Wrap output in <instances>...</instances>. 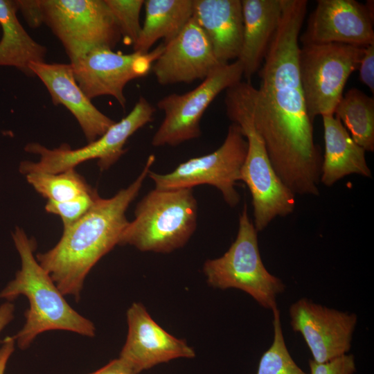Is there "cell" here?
<instances>
[{"instance_id":"29","label":"cell","mask_w":374,"mask_h":374,"mask_svg":"<svg viewBox=\"0 0 374 374\" xmlns=\"http://www.w3.org/2000/svg\"><path fill=\"white\" fill-rule=\"evenodd\" d=\"M360 81L374 93V44L365 46L363 56L359 64Z\"/></svg>"},{"instance_id":"23","label":"cell","mask_w":374,"mask_h":374,"mask_svg":"<svg viewBox=\"0 0 374 374\" xmlns=\"http://www.w3.org/2000/svg\"><path fill=\"white\" fill-rule=\"evenodd\" d=\"M352 139L366 151H374V98L357 88L348 90L335 108Z\"/></svg>"},{"instance_id":"16","label":"cell","mask_w":374,"mask_h":374,"mask_svg":"<svg viewBox=\"0 0 374 374\" xmlns=\"http://www.w3.org/2000/svg\"><path fill=\"white\" fill-rule=\"evenodd\" d=\"M126 315L128 332L119 358L137 374L161 363L195 356L184 340L157 324L143 304L132 303Z\"/></svg>"},{"instance_id":"22","label":"cell","mask_w":374,"mask_h":374,"mask_svg":"<svg viewBox=\"0 0 374 374\" xmlns=\"http://www.w3.org/2000/svg\"><path fill=\"white\" fill-rule=\"evenodd\" d=\"M145 16L134 51L149 52L159 39L164 44L175 37L193 17V0L144 1Z\"/></svg>"},{"instance_id":"12","label":"cell","mask_w":374,"mask_h":374,"mask_svg":"<svg viewBox=\"0 0 374 374\" xmlns=\"http://www.w3.org/2000/svg\"><path fill=\"white\" fill-rule=\"evenodd\" d=\"M163 48V42L146 53L122 54L108 48H97L70 63L78 86L90 100L110 96L125 109V85L146 75Z\"/></svg>"},{"instance_id":"1","label":"cell","mask_w":374,"mask_h":374,"mask_svg":"<svg viewBox=\"0 0 374 374\" xmlns=\"http://www.w3.org/2000/svg\"><path fill=\"white\" fill-rule=\"evenodd\" d=\"M306 0H283L278 28L258 71L253 119L271 163L294 195H318L322 157L315 143L299 68V33Z\"/></svg>"},{"instance_id":"2","label":"cell","mask_w":374,"mask_h":374,"mask_svg":"<svg viewBox=\"0 0 374 374\" xmlns=\"http://www.w3.org/2000/svg\"><path fill=\"white\" fill-rule=\"evenodd\" d=\"M154 161L155 156L150 155L141 172L130 186L112 197H100L81 218L63 228L60 239L53 248L35 256L64 296L79 300L89 272L118 245L129 222L125 215L127 208L139 195Z\"/></svg>"},{"instance_id":"20","label":"cell","mask_w":374,"mask_h":374,"mask_svg":"<svg viewBox=\"0 0 374 374\" xmlns=\"http://www.w3.org/2000/svg\"><path fill=\"white\" fill-rule=\"evenodd\" d=\"M322 119L325 152L320 182L331 186L351 174L371 177L366 150L354 141L340 120L334 115L322 116Z\"/></svg>"},{"instance_id":"4","label":"cell","mask_w":374,"mask_h":374,"mask_svg":"<svg viewBox=\"0 0 374 374\" xmlns=\"http://www.w3.org/2000/svg\"><path fill=\"white\" fill-rule=\"evenodd\" d=\"M253 89L250 82L241 80L226 90L224 103L227 116L240 126L247 141L240 181L247 184L251 194L253 226L258 232L276 217H284L293 212L295 195L275 172L264 141L254 125Z\"/></svg>"},{"instance_id":"32","label":"cell","mask_w":374,"mask_h":374,"mask_svg":"<svg viewBox=\"0 0 374 374\" xmlns=\"http://www.w3.org/2000/svg\"><path fill=\"white\" fill-rule=\"evenodd\" d=\"M15 339L8 336L3 340L0 346V374H5L8 362L15 351Z\"/></svg>"},{"instance_id":"6","label":"cell","mask_w":374,"mask_h":374,"mask_svg":"<svg viewBox=\"0 0 374 374\" xmlns=\"http://www.w3.org/2000/svg\"><path fill=\"white\" fill-rule=\"evenodd\" d=\"M257 233L244 204L235 241L222 256L206 260L203 271L210 286L241 290L265 308L274 310L277 308L276 296L284 291L285 286L265 267Z\"/></svg>"},{"instance_id":"18","label":"cell","mask_w":374,"mask_h":374,"mask_svg":"<svg viewBox=\"0 0 374 374\" xmlns=\"http://www.w3.org/2000/svg\"><path fill=\"white\" fill-rule=\"evenodd\" d=\"M193 17L206 34L221 64L238 60L243 35L240 0H193Z\"/></svg>"},{"instance_id":"5","label":"cell","mask_w":374,"mask_h":374,"mask_svg":"<svg viewBox=\"0 0 374 374\" xmlns=\"http://www.w3.org/2000/svg\"><path fill=\"white\" fill-rule=\"evenodd\" d=\"M197 222V202L193 188H154L137 204L134 219L123 230L118 245L171 253L188 242Z\"/></svg>"},{"instance_id":"33","label":"cell","mask_w":374,"mask_h":374,"mask_svg":"<svg viewBox=\"0 0 374 374\" xmlns=\"http://www.w3.org/2000/svg\"><path fill=\"white\" fill-rule=\"evenodd\" d=\"M15 305L6 301L0 305V333L13 320L15 317Z\"/></svg>"},{"instance_id":"27","label":"cell","mask_w":374,"mask_h":374,"mask_svg":"<svg viewBox=\"0 0 374 374\" xmlns=\"http://www.w3.org/2000/svg\"><path fill=\"white\" fill-rule=\"evenodd\" d=\"M96 188L91 192L65 202L47 200L44 208L46 212L58 215L63 228L75 223L86 214L100 198Z\"/></svg>"},{"instance_id":"11","label":"cell","mask_w":374,"mask_h":374,"mask_svg":"<svg viewBox=\"0 0 374 374\" xmlns=\"http://www.w3.org/2000/svg\"><path fill=\"white\" fill-rule=\"evenodd\" d=\"M243 69L236 60L217 67L191 91L171 93L157 103L164 118L153 135L152 145L175 146L201 135L200 121L206 109L222 91L241 81Z\"/></svg>"},{"instance_id":"21","label":"cell","mask_w":374,"mask_h":374,"mask_svg":"<svg viewBox=\"0 0 374 374\" xmlns=\"http://www.w3.org/2000/svg\"><path fill=\"white\" fill-rule=\"evenodd\" d=\"M15 1L0 0V66H12L33 76V62H44L47 48L35 41L19 22Z\"/></svg>"},{"instance_id":"8","label":"cell","mask_w":374,"mask_h":374,"mask_svg":"<svg viewBox=\"0 0 374 374\" xmlns=\"http://www.w3.org/2000/svg\"><path fill=\"white\" fill-rule=\"evenodd\" d=\"M45 24L70 62L97 48L113 49L122 35L105 0H39Z\"/></svg>"},{"instance_id":"9","label":"cell","mask_w":374,"mask_h":374,"mask_svg":"<svg viewBox=\"0 0 374 374\" xmlns=\"http://www.w3.org/2000/svg\"><path fill=\"white\" fill-rule=\"evenodd\" d=\"M154 112L155 109L141 96L125 117L84 147L71 149L63 143L58 148L49 149L38 143H30L26 145L25 150L38 154L39 159L37 162H21L19 172L24 175L33 172L58 173L75 169L79 164L91 159H98L101 170H108L125 152L124 146L127 139L152 121Z\"/></svg>"},{"instance_id":"31","label":"cell","mask_w":374,"mask_h":374,"mask_svg":"<svg viewBox=\"0 0 374 374\" xmlns=\"http://www.w3.org/2000/svg\"><path fill=\"white\" fill-rule=\"evenodd\" d=\"M89 374H137L127 364L119 357L112 360L105 366Z\"/></svg>"},{"instance_id":"14","label":"cell","mask_w":374,"mask_h":374,"mask_svg":"<svg viewBox=\"0 0 374 374\" xmlns=\"http://www.w3.org/2000/svg\"><path fill=\"white\" fill-rule=\"evenodd\" d=\"M289 312L293 330L302 335L314 361L326 362L350 350L356 314L328 308L306 298L293 303Z\"/></svg>"},{"instance_id":"17","label":"cell","mask_w":374,"mask_h":374,"mask_svg":"<svg viewBox=\"0 0 374 374\" xmlns=\"http://www.w3.org/2000/svg\"><path fill=\"white\" fill-rule=\"evenodd\" d=\"M30 69L48 89L53 104L62 105L75 118L88 143L96 141L116 123L96 107L82 91L71 63L33 62Z\"/></svg>"},{"instance_id":"3","label":"cell","mask_w":374,"mask_h":374,"mask_svg":"<svg viewBox=\"0 0 374 374\" xmlns=\"http://www.w3.org/2000/svg\"><path fill=\"white\" fill-rule=\"evenodd\" d=\"M21 259V268L14 279L0 292V299L12 302L25 296L29 308L24 312L25 323L13 336L21 350L27 349L40 334L50 330H66L93 337V322L75 311L66 301L48 272L34 255L37 243L17 226L12 233Z\"/></svg>"},{"instance_id":"10","label":"cell","mask_w":374,"mask_h":374,"mask_svg":"<svg viewBox=\"0 0 374 374\" xmlns=\"http://www.w3.org/2000/svg\"><path fill=\"white\" fill-rule=\"evenodd\" d=\"M248 144L240 126L232 123L223 143L215 151L191 158L179 164L172 172L148 173L155 188L170 190L193 188L208 184L217 188L226 203L234 207L240 197L235 188L240 181L241 169L246 158Z\"/></svg>"},{"instance_id":"30","label":"cell","mask_w":374,"mask_h":374,"mask_svg":"<svg viewBox=\"0 0 374 374\" xmlns=\"http://www.w3.org/2000/svg\"><path fill=\"white\" fill-rule=\"evenodd\" d=\"M15 3L29 26L37 28L43 24L39 0H15Z\"/></svg>"},{"instance_id":"25","label":"cell","mask_w":374,"mask_h":374,"mask_svg":"<svg viewBox=\"0 0 374 374\" xmlns=\"http://www.w3.org/2000/svg\"><path fill=\"white\" fill-rule=\"evenodd\" d=\"M274 314V340L262 354L256 374H308L294 361L285 345L281 328L280 312L276 308Z\"/></svg>"},{"instance_id":"15","label":"cell","mask_w":374,"mask_h":374,"mask_svg":"<svg viewBox=\"0 0 374 374\" xmlns=\"http://www.w3.org/2000/svg\"><path fill=\"white\" fill-rule=\"evenodd\" d=\"M221 64L206 34L192 17L179 33L164 44L152 71L161 85L205 79Z\"/></svg>"},{"instance_id":"13","label":"cell","mask_w":374,"mask_h":374,"mask_svg":"<svg viewBox=\"0 0 374 374\" xmlns=\"http://www.w3.org/2000/svg\"><path fill=\"white\" fill-rule=\"evenodd\" d=\"M373 4V1L363 4L355 0H318L299 41L362 47L374 44Z\"/></svg>"},{"instance_id":"24","label":"cell","mask_w":374,"mask_h":374,"mask_svg":"<svg viewBox=\"0 0 374 374\" xmlns=\"http://www.w3.org/2000/svg\"><path fill=\"white\" fill-rule=\"evenodd\" d=\"M25 176L33 188L47 200L69 201L94 189L75 169L58 173L33 172Z\"/></svg>"},{"instance_id":"26","label":"cell","mask_w":374,"mask_h":374,"mask_svg":"<svg viewBox=\"0 0 374 374\" xmlns=\"http://www.w3.org/2000/svg\"><path fill=\"white\" fill-rule=\"evenodd\" d=\"M113 15L122 37L133 46L140 35L142 26L140 12L143 0H105Z\"/></svg>"},{"instance_id":"28","label":"cell","mask_w":374,"mask_h":374,"mask_svg":"<svg viewBox=\"0 0 374 374\" xmlns=\"http://www.w3.org/2000/svg\"><path fill=\"white\" fill-rule=\"evenodd\" d=\"M310 374H353L355 363L353 355H343L330 361L319 363L309 360Z\"/></svg>"},{"instance_id":"7","label":"cell","mask_w":374,"mask_h":374,"mask_svg":"<svg viewBox=\"0 0 374 374\" xmlns=\"http://www.w3.org/2000/svg\"><path fill=\"white\" fill-rule=\"evenodd\" d=\"M364 48L338 43L300 47V79L312 122L317 116L334 115L348 78L358 69Z\"/></svg>"},{"instance_id":"19","label":"cell","mask_w":374,"mask_h":374,"mask_svg":"<svg viewBox=\"0 0 374 374\" xmlns=\"http://www.w3.org/2000/svg\"><path fill=\"white\" fill-rule=\"evenodd\" d=\"M243 35L238 60L250 82L260 69L280 23L283 0H242Z\"/></svg>"}]
</instances>
